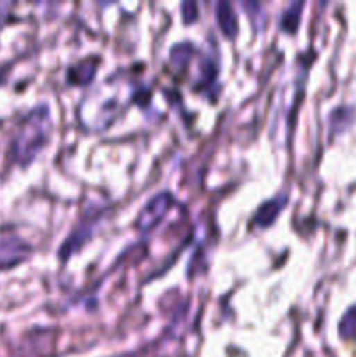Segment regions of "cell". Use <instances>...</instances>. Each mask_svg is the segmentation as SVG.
Here are the masks:
<instances>
[{"mask_svg": "<svg viewBox=\"0 0 356 357\" xmlns=\"http://www.w3.org/2000/svg\"><path fill=\"white\" fill-rule=\"evenodd\" d=\"M51 131L49 108L46 105L35 107L19 122L16 134L11 141V161L19 166H26L37 157L47 143Z\"/></svg>", "mask_w": 356, "mask_h": 357, "instance_id": "6da1fadb", "label": "cell"}, {"mask_svg": "<svg viewBox=\"0 0 356 357\" xmlns=\"http://www.w3.org/2000/svg\"><path fill=\"white\" fill-rule=\"evenodd\" d=\"M32 246L11 229H0V272L9 270L28 260Z\"/></svg>", "mask_w": 356, "mask_h": 357, "instance_id": "7a4b0ae2", "label": "cell"}, {"mask_svg": "<svg viewBox=\"0 0 356 357\" xmlns=\"http://www.w3.org/2000/svg\"><path fill=\"white\" fill-rule=\"evenodd\" d=\"M171 202L173 197L169 195L168 192L158 193L154 199H151L145 204V207L140 211V214H138L137 229L140 230V232H149V230L154 229V227L164 218L166 211L171 206Z\"/></svg>", "mask_w": 356, "mask_h": 357, "instance_id": "3957f363", "label": "cell"}, {"mask_svg": "<svg viewBox=\"0 0 356 357\" xmlns=\"http://www.w3.org/2000/svg\"><path fill=\"white\" fill-rule=\"evenodd\" d=\"M285 204H287V195H278L274 197V199L267 200L266 204H262V206L259 207V211H257L255 214V225L257 227H262V229H266V227H271L274 223V220L280 216V213L283 211Z\"/></svg>", "mask_w": 356, "mask_h": 357, "instance_id": "277c9868", "label": "cell"}, {"mask_svg": "<svg viewBox=\"0 0 356 357\" xmlns=\"http://www.w3.org/2000/svg\"><path fill=\"white\" fill-rule=\"evenodd\" d=\"M217 12V21H219L220 30L223 32V35L227 37H236L237 35V18H236V12L232 11L230 4L227 2H220L217 4L215 8Z\"/></svg>", "mask_w": 356, "mask_h": 357, "instance_id": "5b68a950", "label": "cell"}, {"mask_svg": "<svg viewBox=\"0 0 356 357\" xmlns=\"http://www.w3.org/2000/svg\"><path fill=\"white\" fill-rule=\"evenodd\" d=\"M96 73V63L94 60H86L70 70V80L77 84H87Z\"/></svg>", "mask_w": 356, "mask_h": 357, "instance_id": "8992f818", "label": "cell"}, {"mask_svg": "<svg viewBox=\"0 0 356 357\" xmlns=\"http://www.w3.org/2000/svg\"><path fill=\"white\" fill-rule=\"evenodd\" d=\"M339 333L346 340H356V305H353L339 322Z\"/></svg>", "mask_w": 356, "mask_h": 357, "instance_id": "52a82bcc", "label": "cell"}, {"mask_svg": "<svg viewBox=\"0 0 356 357\" xmlns=\"http://www.w3.org/2000/svg\"><path fill=\"white\" fill-rule=\"evenodd\" d=\"M300 9H303V4H300V2H295V4H291L290 8L285 11L283 18H281V26H283L285 32L294 33L295 30H297L300 21Z\"/></svg>", "mask_w": 356, "mask_h": 357, "instance_id": "ba28073f", "label": "cell"}, {"mask_svg": "<svg viewBox=\"0 0 356 357\" xmlns=\"http://www.w3.org/2000/svg\"><path fill=\"white\" fill-rule=\"evenodd\" d=\"M182 15H184L185 23H192L198 19V4L194 2H184L182 4Z\"/></svg>", "mask_w": 356, "mask_h": 357, "instance_id": "9c48e42d", "label": "cell"}]
</instances>
